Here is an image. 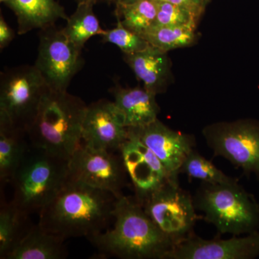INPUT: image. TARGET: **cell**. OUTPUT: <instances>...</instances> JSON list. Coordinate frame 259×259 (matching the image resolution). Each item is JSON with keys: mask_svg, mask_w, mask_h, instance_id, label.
I'll list each match as a JSON object with an SVG mask.
<instances>
[{"mask_svg": "<svg viewBox=\"0 0 259 259\" xmlns=\"http://www.w3.org/2000/svg\"><path fill=\"white\" fill-rule=\"evenodd\" d=\"M113 228L88 237L99 258L166 259L176 243L160 231L134 197L116 202Z\"/></svg>", "mask_w": 259, "mask_h": 259, "instance_id": "1", "label": "cell"}, {"mask_svg": "<svg viewBox=\"0 0 259 259\" xmlns=\"http://www.w3.org/2000/svg\"><path fill=\"white\" fill-rule=\"evenodd\" d=\"M118 197L70 180L39 213L38 224L47 231L64 238L88 237L107 230L113 221Z\"/></svg>", "mask_w": 259, "mask_h": 259, "instance_id": "2", "label": "cell"}, {"mask_svg": "<svg viewBox=\"0 0 259 259\" xmlns=\"http://www.w3.org/2000/svg\"><path fill=\"white\" fill-rule=\"evenodd\" d=\"M87 107L79 97L49 88L27 132L30 144L53 156L69 160L81 144Z\"/></svg>", "mask_w": 259, "mask_h": 259, "instance_id": "3", "label": "cell"}, {"mask_svg": "<svg viewBox=\"0 0 259 259\" xmlns=\"http://www.w3.org/2000/svg\"><path fill=\"white\" fill-rule=\"evenodd\" d=\"M69 180V160L33 147L15 173L12 201L29 214L40 213Z\"/></svg>", "mask_w": 259, "mask_h": 259, "instance_id": "4", "label": "cell"}, {"mask_svg": "<svg viewBox=\"0 0 259 259\" xmlns=\"http://www.w3.org/2000/svg\"><path fill=\"white\" fill-rule=\"evenodd\" d=\"M196 209L221 235L240 236L257 231L258 205L238 181L211 185L202 183L193 197Z\"/></svg>", "mask_w": 259, "mask_h": 259, "instance_id": "5", "label": "cell"}, {"mask_svg": "<svg viewBox=\"0 0 259 259\" xmlns=\"http://www.w3.org/2000/svg\"><path fill=\"white\" fill-rule=\"evenodd\" d=\"M48 90L47 82L34 65L6 70L0 78V116L28 132Z\"/></svg>", "mask_w": 259, "mask_h": 259, "instance_id": "6", "label": "cell"}, {"mask_svg": "<svg viewBox=\"0 0 259 259\" xmlns=\"http://www.w3.org/2000/svg\"><path fill=\"white\" fill-rule=\"evenodd\" d=\"M202 135L214 156L259 177V122L241 119L206 126Z\"/></svg>", "mask_w": 259, "mask_h": 259, "instance_id": "7", "label": "cell"}, {"mask_svg": "<svg viewBox=\"0 0 259 259\" xmlns=\"http://www.w3.org/2000/svg\"><path fill=\"white\" fill-rule=\"evenodd\" d=\"M162 233L177 243L193 234L197 220L193 197L181 188L178 180L169 179L142 204Z\"/></svg>", "mask_w": 259, "mask_h": 259, "instance_id": "8", "label": "cell"}, {"mask_svg": "<svg viewBox=\"0 0 259 259\" xmlns=\"http://www.w3.org/2000/svg\"><path fill=\"white\" fill-rule=\"evenodd\" d=\"M83 64L81 50L55 25L41 29L37 56L34 66L48 87L55 91H67L71 80Z\"/></svg>", "mask_w": 259, "mask_h": 259, "instance_id": "9", "label": "cell"}, {"mask_svg": "<svg viewBox=\"0 0 259 259\" xmlns=\"http://www.w3.org/2000/svg\"><path fill=\"white\" fill-rule=\"evenodd\" d=\"M69 178L99 190L123 195L128 175L120 151L95 149L81 144L69 159Z\"/></svg>", "mask_w": 259, "mask_h": 259, "instance_id": "10", "label": "cell"}, {"mask_svg": "<svg viewBox=\"0 0 259 259\" xmlns=\"http://www.w3.org/2000/svg\"><path fill=\"white\" fill-rule=\"evenodd\" d=\"M120 153L134 187V197L142 205L169 177L161 162L132 128H129L128 138Z\"/></svg>", "mask_w": 259, "mask_h": 259, "instance_id": "11", "label": "cell"}, {"mask_svg": "<svg viewBox=\"0 0 259 259\" xmlns=\"http://www.w3.org/2000/svg\"><path fill=\"white\" fill-rule=\"evenodd\" d=\"M128 135L125 117L115 102L102 99L88 105L81 144L95 149L119 152Z\"/></svg>", "mask_w": 259, "mask_h": 259, "instance_id": "12", "label": "cell"}, {"mask_svg": "<svg viewBox=\"0 0 259 259\" xmlns=\"http://www.w3.org/2000/svg\"><path fill=\"white\" fill-rule=\"evenodd\" d=\"M259 255V231L229 239L206 240L193 234L177 243L166 259H252Z\"/></svg>", "mask_w": 259, "mask_h": 259, "instance_id": "13", "label": "cell"}, {"mask_svg": "<svg viewBox=\"0 0 259 259\" xmlns=\"http://www.w3.org/2000/svg\"><path fill=\"white\" fill-rule=\"evenodd\" d=\"M132 129L161 162L169 179L178 180L185 158L194 149L193 136L174 131L158 119L145 127Z\"/></svg>", "mask_w": 259, "mask_h": 259, "instance_id": "14", "label": "cell"}, {"mask_svg": "<svg viewBox=\"0 0 259 259\" xmlns=\"http://www.w3.org/2000/svg\"><path fill=\"white\" fill-rule=\"evenodd\" d=\"M167 53L150 45L144 51L123 56L144 88L156 96L164 93L171 82V61Z\"/></svg>", "mask_w": 259, "mask_h": 259, "instance_id": "15", "label": "cell"}, {"mask_svg": "<svg viewBox=\"0 0 259 259\" xmlns=\"http://www.w3.org/2000/svg\"><path fill=\"white\" fill-rule=\"evenodd\" d=\"M116 106L128 128H141L157 120L160 107L156 95L143 88H125L119 83L110 89Z\"/></svg>", "mask_w": 259, "mask_h": 259, "instance_id": "16", "label": "cell"}, {"mask_svg": "<svg viewBox=\"0 0 259 259\" xmlns=\"http://www.w3.org/2000/svg\"><path fill=\"white\" fill-rule=\"evenodd\" d=\"M31 147L28 134L0 116V181L11 184Z\"/></svg>", "mask_w": 259, "mask_h": 259, "instance_id": "17", "label": "cell"}, {"mask_svg": "<svg viewBox=\"0 0 259 259\" xmlns=\"http://www.w3.org/2000/svg\"><path fill=\"white\" fill-rule=\"evenodd\" d=\"M7 5L18 18L19 35L54 25L59 19L69 18L56 0H10Z\"/></svg>", "mask_w": 259, "mask_h": 259, "instance_id": "18", "label": "cell"}, {"mask_svg": "<svg viewBox=\"0 0 259 259\" xmlns=\"http://www.w3.org/2000/svg\"><path fill=\"white\" fill-rule=\"evenodd\" d=\"M66 239L32 225L26 236L10 252L7 259H64L67 258Z\"/></svg>", "mask_w": 259, "mask_h": 259, "instance_id": "19", "label": "cell"}, {"mask_svg": "<svg viewBox=\"0 0 259 259\" xmlns=\"http://www.w3.org/2000/svg\"><path fill=\"white\" fill-rule=\"evenodd\" d=\"M30 214L13 203L2 200L0 208V258L7 259L32 226Z\"/></svg>", "mask_w": 259, "mask_h": 259, "instance_id": "20", "label": "cell"}, {"mask_svg": "<svg viewBox=\"0 0 259 259\" xmlns=\"http://www.w3.org/2000/svg\"><path fill=\"white\" fill-rule=\"evenodd\" d=\"M95 4L91 2L78 3L74 13L69 17L66 26L62 28L68 38L81 50L89 39L105 33V30L101 28L94 13Z\"/></svg>", "mask_w": 259, "mask_h": 259, "instance_id": "21", "label": "cell"}, {"mask_svg": "<svg viewBox=\"0 0 259 259\" xmlns=\"http://www.w3.org/2000/svg\"><path fill=\"white\" fill-rule=\"evenodd\" d=\"M158 0H139L131 5H116L117 20L124 27L142 35L156 21Z\"/></svg>", "mask_w": 259, "mask_h": 259, "instance_id": "22", "label": "cell"}, {"mask_svg": "<svg viewBox=\"0 0 259 259\" xmlns=\"http://www.w3.org/2000/svg\"><path fill=\"white\" fill-rule=\"evenodd\" d=\"M196 27L194 25L153 27L141 36L152 47L168 52L194 44L197 37Z\"/></svg>", "mask_w": 259, "mask_h": 259, "instance_id": "23", "label": "cell"}, {"mask_svg": "<svg viewBox=\"0 0 259 259\" xmlns=\"http://www.w3.org/2000/svg\"><path fill=\"white\" fill-rule=\"evenodd\" d=\"M182 173L190 178L201 181L202 183L211 185L231 183L237 181L223 173L212 162L194 149L185 158L180 170V174Z\"/></svg>", "mask_w": 259, "mask_h": 259, "instance_id": "24", "label": "cell"}, {"mask_svg": "<svg viewBox=\"0 0 259 259\" xmlns=\"http://www.w3.org/2000/svg\"><path fill=\"white\" fill-rule=\"evenodd\" d=\"M102 37V42L113 44L118 47L124 54L140 52L150 46L144 37L126 28L118 21L115 28L105 30Z\"/></svg>", "mask_w": 259, "mask_h": 259, "instance_id": "25", "label": "cell"}, {"mask_svg": "<svg viewBox=\"0 0 259 259\" xmlns=\"http://www.w3.org/2000/svg\"><path fill=\"white\" fill-rule=\"evenodd\" d=\"M199 18L185 7L158 1L157 15L153 27L197 25Z\"/></svg>", "mask_w": 259, "mask_h": 259, "instance_id": "26", "label": "cell"}, {"mask_svg": "<svg viewBox=\"0 0 259 259\" xmlns=\"http://www.w3.org/2000/svg\"><path fill=\"white\" fill-rule=\"evenodd\" d=\"M161 2L172 3V4L180 5L185 7L190 10L200 18L205 9V3L203 0H158Z\"/></svg>", "mask_w": 259, "mask_h": 259, "instance_id": "27", "label": "cell"}, {"mask_svg": "<svg viewBox=\"0 0 259 259\" xmlns=\"http://www.w3.org/2000/svg\"><path fill=\"white\" fill-rule=\"evenodd\" d=\"M15 32L5 21L3 15L0 16V49L1 50L8 47L15 38Z\"/></svg>", "mask_w": 259, "mask_h": 259, "instance_id": "28", "label": "cell"}, {"mask_svg": "<svg viewBox=\"0 0 259 259\" xmlns=\"http://www.w3.org/2000/svg\"><path fill=\"white\" fill-rule=\"evenodd\" d=\"M110 1L115 3L116 5H126L133 4L139 0H110Z\"/></svg>", "mask_w": 259, "mask_h": 259, "instance_id": "29", "label": "cell"}, {"mask_svg": "<svg viewBox=\"0 0 259 259\" xmlns=\"http://www.w3.org/2000/svg\"><path fill=\"white\" fill-rule=\"evenodd\" d=\"M78 3H89V2H91V3H96L98 0H76Z\"/></svg>", "mask_w": 259, "mask_h": 259, "instance_id": "30", "label": "cell"}, {"mask_svg": "<svg viewBox=\"0 0 259 259\" xmlns=\"http://www.w3.org/2000/svg\"><path fill=\"white\" fill-rule=\"evenodd\" d=\"M0 1H1V3H4L5 4L8 5L10 0H0Z\"/></svg>", "mask_w": 259, "mask_h": 259, "instance_id": "31", "label": "cell"}, {"mask_svg": "<svg viewBox=\"0 0 259 259\" xmlns=\"http://www.w3.org/2000/svg\"><path fill=\"white\" fill-rule=\"evenodd\" d=\"M209 1H210V0H203V2L204 3H205V5H207Z\"/></svg>", "mask_w": 259, "mask_h": 259, "instance_id": "32", "label": "cell"}]
</instances>
